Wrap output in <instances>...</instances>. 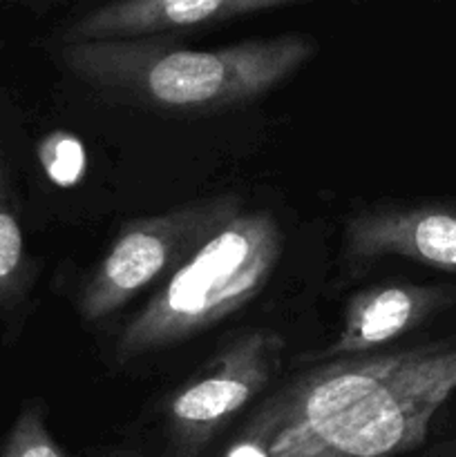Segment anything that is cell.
<instances>
[{"label": "cell", "instance_id": "6da1fadb", "mask_svg": "<svg viewBox=\"0 0 456 457\" xmlns=\"http://www.w3.org/2000/svg\"><path fill=\"white\" fill-rule=\"evenodd\" d=\"M456 391V346L326 361L258 406L241 431L271 457H396L425 442Z\"/></svg>", "mask_w": 456, "mask_h": 457}, {"label": "cell", "instance_id": "7a4b0ae2", "mask_svg": "<svg viewBox=\"0 0 456 457\" xmlns=\"http://www.w3.org/2000/svg\"><path fill=\"white\" fill-rule=\"evenodd\" d=\"M56 56L107 96L170 114H215L266 96L316 56V43L300 34L215 49L132 40L58 45Z\"/></svg>", "mask_w": 456, "mask_h": 457}, {"label": "cell", "instance_id": "3957f363", "mask_svg": "<svg viewBox=\"0 0 456 457\" xmlns=\"http://www.w3.org/2000/svg\"><path fill=\"white\" fill-rule=\"evenodd\" d=\"M284 235L266 210L241 212L161 281L114 342V360H134L188 342L249 306L271 279Z\"/></svg>", "mask_w": 456, "mask_h": 457}, {"label": "cell", "instance_id": "277c9868", "mask_svg": "<svg viewBox=\"0 0 456 457\" xmlns=\"http://www.w3.org/2000/svg\"><path fill=\"white\" fill-rule=\"evenodd\" d=\"M241 212L240 196L219 195L128 223L80 286V320L97 324L112 317L156 279L173 275Z\"/></svg>", "mask_w": 456, "mask_h": 457}, {"label": "cell", "instance_id": "5b68a950", "mask_svg": "<svg viewBox=\"0 0 456 457\" xmlns=\"http://www.w3.org/2000/svg\"><path fill=\"white\" fill-rule=\"evenodd\" d=\"M282 353L284 339L280 335L250 330L179 386L164 404L173 457L199 455L240 411L264 393L280 370Z\"/></svg>", "mask_w": 456, "mask_h": 457}, {"label": "cell", "instance_id": "8992f818", "mask_svg": "<svg viewBox=\"0 0 456 457\" xmlns=\"http://www.w3.org/2000/svg\"><path fill=\"white\" fill-rule=\"evenodd\" d=\"M291 4V0H125L89 9L63 25L54 40L58 45L173 40Z\"/></svg>", "mask_w": 456, "mask_h": 457}, {"label": "cell", "instance_id": "52a82bcc", "mask_svg": "<svg viewBox=\"0 0 456 457\" xmlns=\"http://www.w3.org/2000/svg\"><path fill=\"white\" fill-rule=\"evenodd\" d=\"M349 262L411 259L456 275V204H392L362 210L344 228Z\"/></svg>", "mask_w": 456, "mask_h": 457}, {"label": "cell", "instance_id": "ba28073f", "mask_svg": "<svg viewBox=\"0 0 456 457\" xmlns=\"http://www.w3.org/2000/svg\"><path fill=\"white\" fill-rule=\"evenodd\" d=\"M456 302V288L423 284H376L347 302L342 328L334 344L317 353L320 360L369 355L376 348L402 337L432 315Z\"/></svg>", "mask_w": 456, "mask_h": 457}, {"label": "cell", "instance_id": "9c48e42d", "mask_svg": "<svg viewBox=\"0 0 456 457\" xmlns=\"http://www.w3.org/2000/svg\"><path fill=\"white\" fill-rule=\"evenodd\" d=\"M36 275L38 268L22 226L16 168L0 125V324L4 326L7 339L16 337L30 311Z\"/></svg>", "mask_w": 456, "mask_h": 457}, {"label": "cell", "instance_id": "30bf717a", "mask_svg": "<svg viewBox=\"0 0 456 457\" xmlns=\"http://www.w3.org/2000/svg\"><path fill=\"white\" fill-rule=\"evenodd\" d=\"M0 457H65L49 433L40 402H27L0 445Z\"/></svg>", "mask_w": 456, "mask_h": 457}, {"label": "cell", "instance_id": "8fae6325", "mask_svg": "<svg viewBox=\"0 0 456 457\" xmlns=\"http://www.w3.org/2000/svg\"><path fill=\"white\" fill-rule=\"evenodd\" d=\"M38 161L47 179L56 186H74L85 172V150L79 138L52 132L38 143Z\"/></svg>", "mask_w": 456, "mask_h": 457}, {"label": "cell", "instance_id": "7c38bea8", "mask_svg": "<svg viewBox=\"0 0 456 457\" xmlns=\"http://www.w3.org/2000/svg\"><path fill=\"white\" fill-rule=\"evenodd\" d=\"M219 457H271V453H268V446L259 437L240 431Z\"/></svg>", "mask_w": 456, "mask_h": 457}]
</instances>
